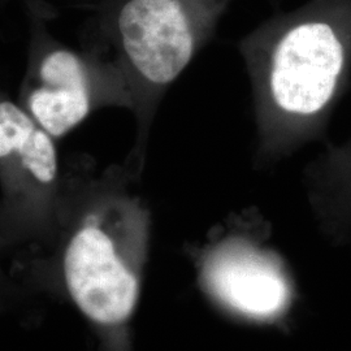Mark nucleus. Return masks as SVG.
I'll return each instance as SVG.
<instances>
[{
	"label": "nucleus",
	"mask_w": 351,
	"mask_h": 351,
	"mask_svg": "<svg viewBox=\"0 0 351 351\" xmlns=\"http://www.w3.org/2000/svg\"><path fill=\"white\" fill-rule=\"evenodd\" d=\"M42 86L29 97L33 119L52 137H62L78 125L90 110L88 78L73 52L55 50L39 68Z\"/></svg>",
	"instance_id": "5"
},
{
	"label": "nucleus",
	"mask_w": 351,
	"mask_h": 351,
	"mask_svg": "<svg viewBox=\"0 0 351 351\" xmlns=\"http://www.w3.org/2000/svg\"><path fill=\"white\" fill-rule=\"evenodd\" d=\"M213 294L239 313L265 317L285 306L288 287L276 267L246 250L223 251L206 268Z\"/></svg>",
	"instance_id": "4"
},
{
	"label": "nucleus",
	"mask_w": 351,
	"mask_h": 351,
	"mask_svg": "<svg viewBox=\"0 0 351 351\" xmlns=\"http://www.w3.org/2000/svg\"><path fill=\"white\" fill-rule=\"evenodd\" d=\"M224 0H124L116 14L123 49L141 75L169 84L188 65L199 23Z\"/></svg>",
	"instance_id": "2"
},
{
	"label": "nucleus",
	"mask_w": 351,
	"mask_h": 351,
	"mask_svg": "<svg viewBox=\"0 0 351 351\" xmlns=\"http://www.w3.org/2000/svg\"><path fill=\"white\" fill-rule=\"evenodd\" d=\"M64 276L77 307L99 324L124 322L138 300V278L98 226H84L71 239Z\"/></svg>",
	"instance_id": "3"
},
{
	"label": "nucleus",
	"mask_w": 351,
	"mask_h": 351,
	"mask_svg": "<svg viewBox=\"0 0 351 351\" xmlns=\"http://www.w3.org/2000/svg\"><path fill=\"white\" fill-rule=\"evenodd\" d=\"M351 49V0H313L281 24L269 91L278 110L300 120L333 101Z\"/></svg>",
	"instance_id": "1"
},
{
	"label": "nucleus",
	"mask_w": 351,
	"mask_h": 351,
	"mask_svg": "<svg viewBox=\"0 0 351 351\" xmlns=\"http://www.w3.org/2000/svg\"><path fill=\"white\" fill-rule=\"evenodd\" d=\"M49 134L12 101L0 104V156H16L36 180L47 184L58 173V155Z\"/></svg>",
	"instance_id": "6"
}]
</instances>
